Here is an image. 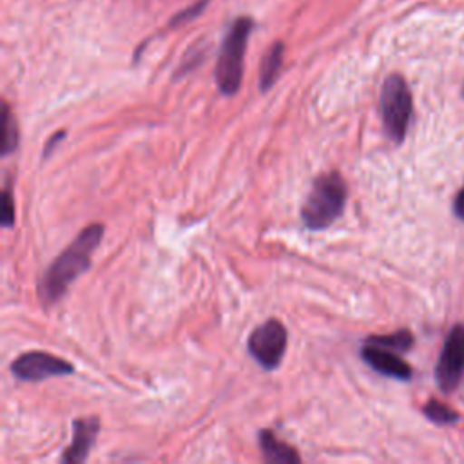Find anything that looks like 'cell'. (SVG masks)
<instances>
[{
	"mask_svg": "<svg viewBox=\"0 0 464 464\" xmlns=\"http://www.w3.org/2000/svg\"><path fill=\"white\" fill-rule=\"evenodd\" d=\"M103 237V225L92 223L85 227L76 239L47 266L38 283V299L44 308L58 303L71 283L82 276L89 265L91 256Z\"/></svg>",
	"mask_w": 464,
	"mask_h": 464,
	"instance_id": "1",
	"label": "cell"
},
{
	"mask_svg": "<svg viewBox=\"0 0 464 464\" xmlns=\"http://www.w3.org/2000/svg\"><path fill=\"white\" fill-rule=\"evenodd\" d=\"M346 183L337 170L317 176L303 203L301 219L310 230H323L332 225L344 210Z\"/></svg>",
	"mask_w": 464,
	"mask_h": 464,
	"instance_id": "2",
	"label": "cell"
},
{
	"mask_svg": "<svg viewBox=\"0 0 464 464\" xmlns=\"http://www.w3.org/2000/svg\"><path fill=\"white\" fill-rule=\"evenodd\" d=\"M252 25L254 24L250 18L241 16L230 25V29L227 31V34L223 38L214 76H216V83H218L219 91L227 96L236 94L241 85L243 56H245V49H246V42H248Z\"/></svg>",
	"mask_w": 464,
	"mask_h": 464,
	"instance_id": "3",
	"label": "cell"
},
{
	"mask_svg": "<svg viewBox=\"0 0 464 464\" xmlns=\"http://www.w3.org/2000/svg\"><path fill=\"white\" fill-rule=\"evenodd\" d=\"M381 116L388 138L401 143L408 132L411 120V92L406 80L401 74H390L381 87Z\"/></svg>",
	"mask_w": 464,
	"mask_h": 464,
	"instance_id": "4",
	"label": "cell"
},
{
	"mask_svg": "<svg viewBox=\"0 0 464 464\" xmlns=\"http://www.w3.org/2000/svg\"><path fill=\"white\" fill-rule=\"evenodd\" d=\"M286 328L277 319H268L248 337V352L257 361V364L265 370H276L286 350Z\"/></svg>",
	"mask_w": 464,
	"mask_h": 464,
	"instance_id": "5",
	"label": "cell"
},
{
	"mask_svg": "<svg viewBox=\"0 0 464 464\" xmlns=\"http://www.w3.org/2000/svg\"><path fill=\"white\" fill-rule=\"evenodd\" d=\"M464 377V324H455L442 344L435 364V381L444 393H451Z\"/></svg>",
	"mask_w": 464,
	"mask_h": 464,
	"instance_id": "6",
	"label": "cell"
},
{
	"mask_svg": "<svg viewBox=\"0 0 464 464\" xmlns=\"http://www.w3.org/2000/svg\"><path fill=\"white\" fill-rule=\"evenodd\" d=\"M11 372L20 381L36 382L49 377L69 375L74 372V366L65 359L51 355L47 352H27L13 361Z\"/></svg>",
	"mask_w": 464,
	"mask_h": 464,
	"instance_id": "7",
	"label": "cell"
},
{
	"mask_svg": "<svg viewBox=\"0 0 464 464\" xmlns=\"http://www.w3.org/2000/svg\"><path fill=\"white\" fill-rule=\"evenodd\" d=\"M98 430H100L98 417H82V419L72 420V442L65 448L60 460L63 464L83 462L89 457L91 448L96 442Z\"/></svg>",
	"mask_w": 464,
	"mask_h": 464,
	"instance_id": "8",
	"label": "cell"
},
{
	"mask_svg": "<svg viewBox=\"0 0 464 464\" xmlns=\"http://www.w3.org/2000/svg\"><path fill=\"white\" fill-rule=\"evenodd\" d=\"M361 357L375 372L393 377V379H399V381H408L413 373L411 366L408 362H404L399 355H395L393 350H388V348H381V346L364 343V348L361 350Z\"/></svg>",
	"mask_w": 464,
	"mask_h": 464,
	"instance_id": "9",
	"label": "cell"
},
{
	"mask_svg": "<svg viewBox=\"0 0 464 464\" xmlns=\"http://www.w3.org/2000/svg\"><path fill=\"white\" fill-rule=\"evenodd\" d=\"M259 437V448L263 453V459L266 462L274 464H297L301 462L299 453L286 442L279 440L270 430H261L257 433Z\"/></svg>",
	"mask_w": 464,
	"mask_h": 464,
	"instance_id": "10",
	"label": "cell"
},
{
	"mask_svg": "<svg viewBox=\"0 0 464 464\" xmlns=\"http://www.w3.org/2000/svg\"><path fill=\"white\" fill-rule=\"evenodd\" d=\"M283 51H285L283 44L274 42L270 45V49L266 51V54L263 56L261 67H259V89L261 91H268L276 83L281 65H283Z\"/></svg>",
	"mask_w": 464,
	"mask_h": 464,
	"instance_id": "11",
	"label": "cell"
},
{
	"mask_svg": "<svg viewBox=\"0 0 464 464\" xmlns=\"http://www.w3.org/2000/svg\"><path fill=\"white\" fill-rule=\"evenodd\" d=\"M0 145H2V156L11 154L18 147V127L13 112L9 111V105L2 103V118H0Z\"/></svg>",
	"mask_w": 464,
	"mask_h": 464,
	"instance_id": "12",
	"label": "cell"
},
{
	"mask_svg": "<svg viewBox=\"0 0 464 464\" xmlns=\"http://www.w3.org/2000/svg\"><path fill=\"white\" fill-rule=\"evenodd\" d=\"M364 343L375 344L381 348H388L393 352H406L413 344V335L408 330H399V332H393L388 335H370Z\"/></svg>",
	"mask_w": 464,
	"mask_h": 464,
	"instance_id": "13",
	"label": "cell"
},
{
	"mask_svg": "<svg viewBox=\"0 0 464 464\" xmlns=\"http://www.w3.org/2000/svg\"><path fill=\"white\" fill-rule=\"evenodd\" d=\"M422 411L435 424H455L459 420V413L437 399H430L424 404Z\"/></svg>",
	"mask_w": 464,
	"mask_h": 464,
	"instance_id": "14",
	"label": "cell"
},
{
	"mask_svg": "<svg viewBox=\"0 0 464 464\" xmlns=\"http://www.w3.org/2000/svg\"><path fill=\"white\" fill-rule=\"evenodd\" d=\"M2 227L4 228H9L14 225V208H13V198H11V190L9 188H4L2 192Z\"/></svg>",
	"mask_w": 464,
	"mask_h": 464,
	"instance_id": "15",
	"label": "cell"
},
{
	"mask_svg": "<svg viewBox=\"0 0 464 464\" xmlns=\"http://www.w3.org/2000/svg\"><path fill=\"white\" fill-rule=\"evenodd\" d=\"M205 4H207V0H199L198 4H194V5H190L188 9L181 11L178 16H174V18H172V24H179V22H185V20H188V18L196 16V14L205 7Z\"/></svg>",
	"mask_w": 464,
	"mask_h": 464,
	"instance_id": "16",
	"label": "cell"
},
{
	"mask_svg": "<svg viewBox=\"0 0 464 464\" xmlns=\"http://www.w3.org/2000/svg\"><path fill=\"white\" fill-rule=\"evenodd\" d=\"M63 138H65V132H63V130H60V132H54V134L49 138L47 145L44 147V152H42V156H44V158H47V156H49V154L54 150L56 143H60Z\"/></svg>",
	"mask_w": 464,
	"mask_h": 464,
	"instance_id": "17",
	"label": "cell"
},
{
	"mask_svg": "<svg viewBox=\"0 0 464 464\" xmlns=\"http://www.w3.org/2000/svg\"><path fill=\"white\" fill-rule=\"evenodd\" d=\"M453 212L459 219L464 221V187L459 190V194L455 196V201H453Z\"/></svg>",
	"mask_w": 464,
	"mask_h": 464,
	"instance_id": "18",
	"label": "cell"
}]
</instances>
